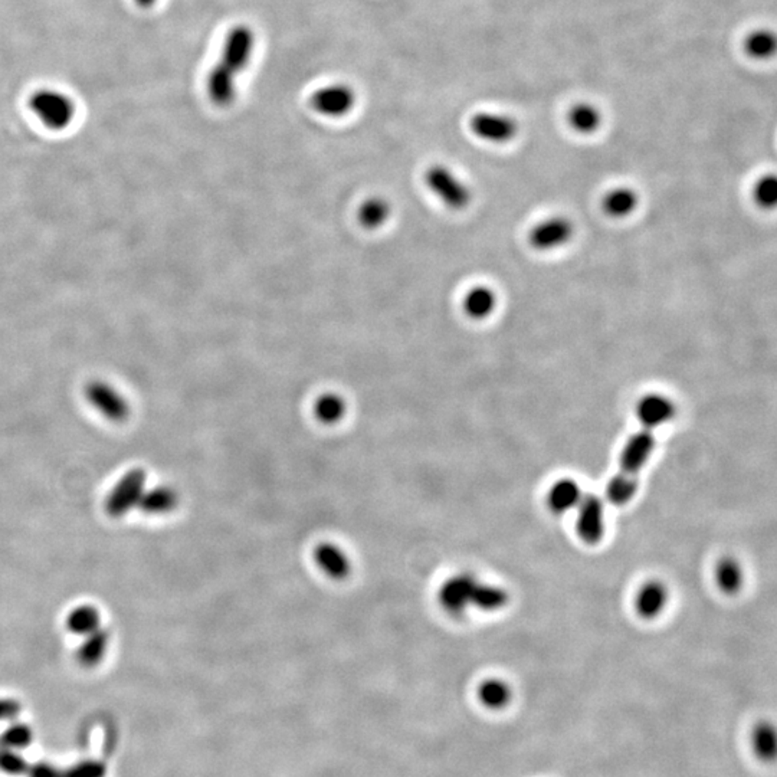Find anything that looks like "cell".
Instances as JSON below:
<instances>
[{
  "mask_svg": "<svg viewBox=\"0 0 777 777\" xmlns=\"http://www.w3.org/2000/svg\"><path fill=\"white\" fill-rule=\"evenodd\" d=\"M654 445V435L650 431L638 432L627 441L620 457L619 473L608 487V496L612 504H627L635 496L639 471L647 464Z\"/></svg>",
  "mask_w": 777,
  "mask_h": 777,
  "instance_id": "6da1fadb",
  "label": "cell"
},
{
  "mask_svg": "<svg viewBox=\"0 0 777 777\" xmlns=\"http://www.w3.org/2000/svg\"><path fill=\"white\" fill-rule=\"evenodd\" d=\"M0 770L27 777H104L105 765L96 760L81 762L68 769H58L48 763H27L19 754L0 747Z\"/></svg>",
  "mask_w": 777,
  "mask_h": 777,
  "instance_id": "7a4b0ae2",
  "label": "cell"
},
{
  "mask_svg": "<svg viewBox=\"0 0 777 777\" xmlns=\"http://www.w3.org/2000/svg\"><path fill=\"white\" fill-rule=\"evenodd\" d=\"M27 105L36 119L52 131L70 127L75 119V104L66 94L58 89H36L27 100Z\"/></svg>",
  "mask_w": 777,
  "mask_h": 777,
  "instance_id": "3957f363",
  "label": "cell"
},
{
  "mask_svg": "<svg viewBox=\"0 0 777 777\" xmlns=\"http://www.w3.org/2000/svg\"><path fill=\"white\" fill-rule=\"evenodd\" d=\"M425 183L439 201L450 209L461 211L470 204V188L445 165L429 167L425 173Z\"/></svg>",
  "mask_w": 777,
  "mask_h": 777,
  "instance_id": "277c9868",
  "label": "cell"
},
{
  "mask_svg": "<svg viewBox=\"0 0 777 777\" xmlns=\"http://www.w3.org/2000/svg\"><path fill=\"white\" fill-rule=\"evenodd\" d=\"M146 473L135 468L128 471L112 489L105 501V510L112 517H123L139 505L142 493L146 491Z\"/></svg>",
  "mask_w": 777,
  "mask_h": 777,
  "instance_id": "5b68a950",
  "label": "cell"
},
{
  "mask_svg": "<svg viewBox=\"0 0 777 777\" xmlns=\"http://www.w3.org/2000/svg\"><path fill=\"white\" fill-rule=\"evenodd\" d=\"M85 397L96 412L112 422H121L130 413V406L123 393L107 381H91L85 388Z\"/></svg>",
  "mask_w": 777,
  "mask_h": 777,
  "instance_id": "8992f818",
  "label": "cell"
},
{
  "mask_svg": "<svg viewBox=\"0 0 777 777\" xmlns=\"http://www.w3.org/2000/svg\"><path fill=\"white\" fill-rule=\"evenodd\" d=\"M255 35L250 27L239 25L234 27L225 39L220 64L227 66L234 75L242 73L254 52Z\"/></svg>",
  "mask_w": 777,
  "mask_h": 777,
  "instance_id": "52a82bcc",
  "label": "cell"
},
{
  "mask_svg": "<svg viewBox=\"0 0 777 777\" xmlns=\"http://www.w3.org/2000/svg\"><path fill=\"white\" fill-rule=\"evenodd\" d=\"M356 103L353 89L344 84L327 85L317 89L310 98V104L326 117H342L351 112Z\"/></svg>",
  "mask_w": 777,
  "mask_h": 777,
  "instance_id": "ba28073f",
  "label": "cell"
},
{
  "mask_svg": "<svg viewBox=\"0 0 777 777\" xmlns=\"http://www.w3.org/2000/svg\"><path fill=\"white\" fill-rule=\"evenodd\" d=\"M604 504L595 494L581 496L579 501L577 533L588 544H597L604 537Z\"/></svg>",
  "mask_w": 777,
  "mask_h": 777,
  "instance_id": "9c48e42d",
  "label": "cell"
},
{
  "mask_svg": "<svg viewBox=\"0 0 777 777\" xmlns=\"http://www.w3.org/2000/svg\"><path fill=\"white\" fill-rule=\"evenodd\" d=\"M478 581L473 574H458L450 581L439 590V602L442 608L452 615H459L465 611L466 606L473 601V590Z\"/></svg>",
  "mask_w": 777,
  "mask_h": 777,
  "instance_id": "30bf717a",
  "label": "cell"
},
{
  "mask_svg": "<svg viewBox=\"0 0 777 777\" xmlns=\"http://www.w3.org/2000/svg\"><path fill=\"white\" fill-rule=\"evenodd\" d=\"M471 130L480 139L493 142H505L514 139L517 135L516 121L501 114L480 112L471 119Z\"/></svg>",
  "mask_w": 777,
  "mask_h": 777,
  "instance_id": "8fae6325",
  "label": "cell"
},
{
  "mask_svg": "<svg viewBox=\"0 0 777 777\" xmlns=\"http://www.w3.org/2000/svg\"><path fill=\"white\" fill-rule=\"evenodd\" d=\"M573 235V227L565 218H551L531 231L530 243L535 250H549L562 247Z\"/></svg>",
  "mask_w": 777,
  "mask_h": 777,
  "instance_id": "7c38bea8",
  "label": "cell"
},
{
  "mask_svg": "<svg viewBox=\"0 0 777 777\" xmlns=\"http://www.w3.org/2000/svg\"><path fill=\"white\" fill-rule=\"evenodd\" d=\"M636 416L645 427H657L675 416V404L661 395H648L636 406Z\"/></svg>",
  "mask_w": 777,
  "mask_h": 777,
  "instance_id": "4fadbf2b",
  "label": "cell"
},
{
  "mask_svg": "<svg viewBox=\"0 0 777 777\" xmlns=\"http://www.w3.org/2000/svg\"><path fill=\"white\" fill-rule=\"evenodd\" d=\"M234 73L222 64L213 66L208 75L206 89L213 104L218 107H227L235 100L236 89Z\"/></svg>",
  "mask_w": 777,
  "mask_h": 777,
  "instance_id": "5bb4252c",
  "label": "cell"
},
{
  "mask_svg": "<svg viewBox=\"0 0 777 777\" xmlns=\"http://www.w3.org/2000/svg\"><path fill=\"white\" fill-rule=\"evenodd\" d=\"M496 304V294H494L493 289L484 287V285L473 287L465 294L464 301H462L464 312L473 319H484L491 316Z\"/></svg>",
  "mask_w": 777,
  "mask_h": 777,
  "instance_id": "9a60e30c",
  "label": "cell"
},
{
  "mask_svg": "<svg viewBox=\"0 0 777 777\" xmlns=\"http://www.w3.org/2000/svg\"><path fill=\"white\" fill-rule=\"evenodd\" d=\"M179 501L176 491L170 487H154L142 493L139 505L146 514H165L174 510Z\"/></svg>",
  "mask_w": 777,
  "mask_h": 777,
  "instance_id": "2e32d148",
  "label": "cell"
},
{
  "mask_svg": "<svg viewBox=\"0 0 777 777\" xmlns=\"http://www.w3.org/2000/svg\"><path fill=\"white\" fill-rule=\"evenodd\" d=\"M316 562L321 569L335 579H342L350 573V562L344 551L333 544H321L316 549Z\"/></svg>",
  "mask_w": 777,
  "mask_h": 777,
  "instance_id": "e0dca14e",
  "label": "cell"
},
{
  "mask_svg": "<svg viewBox=\"0 0 777 777\" xmlns=\"http://www.w3.org/2000/svg\"><path fill=\"white\" fill-rule=\"evenodd\" d=\"M390 213H392V206L386 199L379 196L369 197L358 206V224L365 229L373 231L388 222Z\"/></svg>",
  "mask_w": 777,
  "mask_h": 777,
  "instance_id": "ac0fdd59",
  "label": "cell"
},
{
  "mask_svg": "<svg viewBox=\"0 0 777 777\" xmlns=\"http://www.w3.org/2000/svg\"><path fill=\"white\" fill-rule=\"evenodd\" d=\"M666 604V590L658 581H650L639 590L636 596V611L639 615L650 619L662 612Z\"/></svg>",
  "mask_w": 777,
  "mask_h": 777,
  "instance_id": "d6986e66",
  "label": "cell"
},
{
  "mask_svg": "<svg viewBox=\"0 0 777 777\" xmlns=\"http://www.w3.org/2000/svg\"><path fill=\"white\" fill-rule=\"evenodd\" d=\"M84 638V642L78 650V661L81 662L82 665L91 668V666L100 664L104 658L110 636H108L107 631L98 627L96 631L91 632Z\"/></svg>",
  "mask_w": 777,
  "mask_h": 777,
  "instance_id": "ffe728a7",
  "label": "cell"
},
{
  "mask_svg": "<svg viewBox=\"0 0 777 777\" xmlns=\"http://www.w3.org/2000/svg\"><path fill=\"white\" fill-rule=\"evenodd\" d=\"M581 498V487L573 480L556 482L549 494V505L554 512H565L579 504Z\"/></svg>",
  "mask_w": 777,
  "mask_h": 777,
  "instance_id": "44dd1931",
  "label": "cell"
},
{
  "mask_svg": "<svg viewBox=\"0 0 777 777\" xmlns=\"http://www.w3.org/2000/svg\"><path fill=\"white\" fill-rule=\"evenodd\" d=\"M100 612L94 606L82 604L66 618V627L75 635L87 636L100 627Z\"/></svg>",
  "mask_w": 777,
  "mask_h": 777,
  "instance_id": "7402d4cb",
  "label": "cell"
},
{
  "mask_svg": "<svg viewBox=\"0 0 777 777\" xmlns=\"http://www.w3.org/2000/svg\"><path fill=\"white\" fill-rule=\"evenodd\" d=\"M347 404L340 395L326 393L314 404V415L323 424H337L346 415Z\"/></svg>",
  "mask_w": 777,
  "mask_h": 777,
  "instance_id": "603a6c76",
  "label": "cell"
},
{
  "mask_svg": "<svg viewBox=\"0 0 777 777\" xmlns=\"http://www.w3.org/2000/svg\"><path fill=\"white\" fill-rule=\"evenodd\" d=\"M638 204V197L631 188H615L612 192L608 193L604 201V209L606 213L615 218H624L634 212Z\"/></svg>",
  "mask_w": 777,
  "mask_h": 777,
  "instance_id": "cb8c5ba5",
  "label": "cell"
},
{
  "mask_svg": "<svg viewBox=\"0 0 777 777\" xmlns=\"http://www.w3.org/2000/svg\"><path fill=\"white\" fill-rule=\"evenodd\" d=\"M480 700L485 707L491 710H501L507 707L508 703L512 700V689L501 680H489L482 682L478 691Z\"/></svg>",
  "mask_w": 777,
  "mask_h": 777,
  "instance_id": "d4e9b609",
  "label": "cell"
},
{
  "mask_svg": "<svg viewBox=\"0 0 777 777\" xmlns=\"http://www.w3.org/2000/svg\"><path fill=\"white\" fill-rule=\"evenodd\" d=\"M776 730L769 723L758 724L753 731V749L763 762H772L776 758Z\"/></svg>",
  "mask_w": 777,
  "mask_h": 777,
  "instance_id": "484cf974",
  "label": "cell"
},
{
  "mask_svg": "<svg viewBox=\"0 0 777 777\" xmlns=\"http://www.w3.org/2000/svg\"><path fill=\"white\" fill-rule=\"evenodd\" d=\"M569 121L574 130L581 135H590L601 126V112L596 107L590 104H579L572 108L569 114Z\"/></svg>",
  "mask_w": 777,
  "mask_h": 777,
  "instance_id": "4316f807",
  "label": "cell"
},
{
  "mask_svg": "<svg viewBox=\"0 0 777 777\" xmlns=\"http://www.w3.org/2000/svg\"><path fill=\"white\" fill-rule=\"evenodd\" d=\"M508 602L507 593L496 586L484 585L478 581L473 590L471 604H475L484 611H496L505 606Z\"/></svg>",
  "mask_w": 777,
  "mask_h": 777,
  "instance_id": "83f0119b",
  "label": "cell"
},
{
  "mask_svg": "<svg viewBox=\"0 0 777 777\" xmlns=\"http://www.w3.org/2000/svg\"><path fill=\"white\" fill-rule=\"evenodd\" d=\"M716 576L719 586L723 592L735 593L742 586V569L733 558H724L719 562Z\"/></svg>",
  "mask_w": 777,
  "mask_h": 777,
  "instance_id": "f1b7e54d",
  "label": "cell"
},
{
  "mask_svg": "<svg viewBox=\"0 0 777 777\" xmlns=\"http://www.w3.org/2000/svg\"><path fill=\"white\" fill-rule=\"evenodd\" d=\"M746 50L753 58L765 59L773 55L776 38L769 31H756L746 41Z\"/></svg>",
  "mask_w": 777,
  "mask_h": 777,
  "instance_id": "f546056e",
  "label": "cell"
},
{
  "mask_svg": "<svg viewBox=\"0 0 777 777\" xmlns=\"http://www.w3.org/2000/svg\"><path fill=\"white\" fill-rule=\"evenodd\" d=\"M32 742V731L27 724H13L0 737V744L8 750L27 747Z\"/></svg>",
  "mask_w": 777,
  "mask_h": 777,
  "instance_id": "4dcf8cb0",
  "label": "cell"
},
{
  "mask_svg": "<svg viewBox=\"0 0 777 777\" xmlns=\"http://www.w3.org/2000/svg\"><path fill=\"white\" fill-rule=\"evenodd\" d=\"M754 196L763 208H773L777 199V181L774 176L763 177L754 190Z\"/></svg>",
  "mask_w": 777,
  "mask_h": 777,
  "instance_id": "1f68e13d",
  "label": "cell"
},
{
  "mask_svg": "<svg viewBox=\"0 0 777 777\" xmlns=\"http://www.w3.org/2000/svg\"><path fill=\"white\" fill-rule=\"evenodd\" d=\"M20 704L18 701L0 698V721L12 719L19 716Z\"/></svg>",
  "mask_w": 777,
  "mask_h": 777,
  "instance_id": "d6a6232c",
  "label": "cell"
},
{
  "mask_svg": "<svg viewBox=\"0 0 777 777\" xmlns=\"http://www.w3.org/2000/svg\"><path fill=\"white\" fill-rule=\"evenodd\" d=\"M135 2L137 6H140V8L149 9L151 8V6H154L158 0H135Z\"/></svg>",
  "mask_w": 777,
  "mask_h": 777,
  "instance_id": "836d02e7",
  "label": "cell"
}]
</instances>
